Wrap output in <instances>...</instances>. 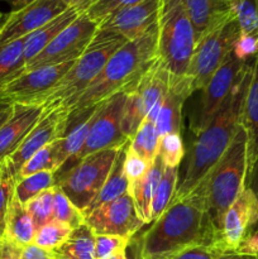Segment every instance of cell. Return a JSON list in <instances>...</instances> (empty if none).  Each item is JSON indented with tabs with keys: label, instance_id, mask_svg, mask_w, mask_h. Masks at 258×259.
Instances as JSON below:
<instances>
[{
	"label": "cell",
	"instance_id": "obj_27",
	"mask_svg": "<svg viewBox=\"0 0 258 259\" xmlns=\"http://www.w3.org/2000/svg\"><path fill=\"white\" fill-rule=\"evenodd\" d=\"M50 252L52 259H95V234L82 224L72 230L61 247Z\"/></svg>",
	"mask_w": 258,
	"mask_h": 259
},
{
	"label": "cell",
	"instance_id": "obj_31",
	"mask_svg": "<svg viewBox=\"0 0 258 259\" xmlns=\"http://www.w3.org/2000/svg\"><path fill=\"white\" fill-rule=\"evenodd\" d=\"M158 141L159 138L156 131V124L148 119H144L137 133L131 139L129 146L137 154L152 163L158 153Z\"/></svg>",
	"mask_w": 258,
	"mask_h": 259
},
{
	"label": "cell",
	"instance_id": "obj_16",
	"mask_svg": "<svg viewBox=\"0 0 258 259\" xmlns=\"http://www.w3.org/2000/svg\"><path fill=\"white\" fill-rule=\"evenodd\" d=\"M68 8L62 0H35L23 9L8 13L7 20L0 28V47L27 37Z\"/></svg>",
	"mask_w": 258,
	"mask_h": 259
},
{
	"label": "cell",
	"instance_id": "obj_34",
	"mask_svg": "<svg viewBox=\"0 0 258 259\" xmlns=\"http://www.w3.org/2000/svg\"><path fill=\"white\" fill-rule=\"evenodd\" d=\"M58 169H60V166H58L57 141H56L48 146L43 147L40 151L33 154L22 167L17 180L43 171H50L55 174Z\"/></svg>",
	"mask_w": 258,
	"mask_h": 259
},
{
	"label": "cell",
	"instance_id": "obj_6",
	"mask_svg": "<svg viewBox=\"0 0 258 259\" xmlns=\"http://www.w3.org/2000/svg\"><path fill=\"white\" fill-rule=\"evenodd\" d=\"M195 34L182 0H161L158 12L157 57L172 77H185L194 53Z\"/></svg>",
	"mask_w": 258,
	"mask_h": 259
},
{
	"label": "cell",
	"instance_id": "obj_19",
	"mask_svg": "<svg viewBox=\"0 0 258 259\" xmlns=\"http://www.w3.org/2000/svg\"><path fill=\"white\" fill-rule=\"evenodd\" d=\"M191 20L195 45L204 35L234 17L229 0H182Z\"/></svg>",
	"mask_w": 258,
	"mask_h": 259
},
{
	"label": "cell",
	"instance_id": "obj_41",
	"mask_svg": "<svg viewBox=\"0 0 258 259\" xmlns=\"http://www.w3.org/2000/svg\"><path fill=\"white\" fill-rule=\"evenodd\" d=\"M131 239L118 235H95V259H104L125 252Z\"/></svg>",
	"mask_w": 258,
	"mask_h": 259
},
{
	"label": "cell",
	"instance_id": "obj_26",
	"mask_svg": "<svg viewBox=\"0 0 258 259\" xmlns=\"http://www.w3.org/2000/svg\"><path fill=\"white\" fill-rule=\"evenodd\" d=\"M34 232V227L27 209L14 195L8 209L3 240L23 249L27 245L33 244Z\"/></svg>",
	"mask_w": 258,
	"mask_h": 259
},
{
	"label": "cell",
	"instance_id": "obj_24",
	"mask_svg": "<svg viewBox=\"0 0 258 259\" xmlns=\"http://www.w3.org/2000/svg\"><path fill=\"white\" fill-rule=\"evenodd\" d=\"M169 80H171V73L158 57L142 75L136 90L143 101L147 115L156 104L163 101L168 90Z\"/></svg>",
	"mask_w": 258,
	"mask_h": 259
},
{
	"label": "cell",
	"instance_id": "obj_29",
	"mask_svg": "<svg viewBox=\"0 0 258 259\" xmlns=\"http://www.w3.org/2000/svg\"><path fill=\"white\" fill-rule=\"evenodd\" d=\"M23 45L24 38H20L0 47V88L25 71Z\"/></svg>",
	"mask_w": 258,
	"mask_h": 259
},
{
	"label": "cell",
	"instance_id": "obj_36",
	"mask_svg": "<svg viewBox=\"0 0 258 259\" xmlns=\"http://www.w3.org/2000/svg\"><path fill=\"white\" fill-rule=\"evenodd\" d=\"M240 34L258 38V0H229Z\"/></svg>",
	"mask_w": 258,
	"mask_h": 259
},
{
	"label": "cell",
	"instance_id": "obj_35",
	"mask_svg": "<svg viewBox=\"0 0 258 259\" xmlns=\"http://www.w3.org/2000/svg\"><path fill=\"white\" fill-rule=\"evenodd\" d=\"M72 228L65 223L51 220L34 232L33 244L46 250H53L61 247L72 233Z\"/></svg>",
	"mask_w": 258,
	"mask_h": 259
},
{
	"label": "cell",
	"instance_id": "obj_15",
	"mask_svg": "<svg viewBox=\"0 0 258 259\" xmlns=\"http://www.w3.org/2000/svg\"><path fill=\"white\" fill-rule=\"evenodd\" d=\"M245 63L247 62L238 60L232 52L223 62V65L218 68L217 72L211 76V78L207 81L201 90V104L199 111L191 121V131L195 134H199L209 125L218 109L234 86Z\"/></svg>",
	"mask_w": 258,
	"mask_h": 259
},
{
	"label": "cell",
	"instance_id": "obj_43",
	"mask_svg": "<svg viewBox=\"0 0 258 259\" xmlns=\"http://www.w3.org/2000/svg\"><path fill=\"white\" fill-rule=\"evenodd\" d=\"M141 2H143V0H96L89 8L86 14L89 15L90 19H93L94 22L99 24L101 20L105 19L111 13L116 12L119 9H123L125 7H131V5H134Z\"/></svg>",
	"mask_w": 258,
	"mask_h": 259
},
{
	"label": "cell",
	"instance_id": "obj_33",
	"mask_svg": "<svg viewBox=\"0 0 258 259\" xmlns=\"http://www.w3.org/2000/svg\"><path fill=\"white\" fill-rule=\"evenodd\" d=\"M179 180V167L164 166L163 176L158 185L153 202H152V220L158 219L175 196Z\"/></svg>",
	"mask_w": 258,
	"mask_h": 259
},
{
	"label": "cell",
	"instance_id": "obj_52",
	"mask_svg": "<svg viewBox=\"0 0 258 259\" xmlns=\"http://www.w3.org/2000/svg\"><path fill=\"white\" fill-rule=\"evenodd\" d=\"M3 2H7L10 5L12 12H17V10L23 9V8L28 7L29 4L34 3L35 0H3Z\"/></svg>",
	"mask_w": 258,
	"mask_h": 259
},
{
	"label": "cell",
	"instance_id": "obj_32",
	"mask_svg": "<svg viewBox=\"0 0 258 259\" xmlns=\"http://www.w3.org/2000/svg\"><path fill=\"white\" fill-rule=\"evenodd\" d=\"M147 116V111L144 109L143 101L141 96L134 89L128 93L125 104H124L123 116H121V133L131 141L142 125Z\"/></svg>",
	"mask_w": 258,
	"mask_h": 259
},
{
	"label": "cell",
	"instance_id": "obj_39",
	"mask_svg": "<svg viewBox=\"0 0 258 259\" xmlns=\"http://www.w3.org/2000/svg\"><path fill=\"white\" fill-rule=\"evenodd\" d=\"M185 154L184 142L180 133H169L158 141V153L166 167H179Z\"/></svg>",
	"mask_w": 258,
	"mask_h": 259
},
{
	"label": "cell",
	"instance_id": "obj_47",
	"mask_svg": "<svg viewBox=\"0 0 258 259\" xmlns=\"http://www.w3.org/2000/svg\"><path fill=\"white\" fill-rule=\"evenodd\" d=\"M244 187L249 190V191H252V194L254 195L255 199L258 200V157L254 161L250 162V163L248 164ZM257 228H255V229H257Z\"/></svg>",
	"mask_w": 258,
	"mask_h": 259
},
{
	"label": "cell",
	"instance_id": "obj_42",
	"mask_svg": "<svg viewBox=\"0 0 258 259\" xmlns=\"http://www.w3.org/2000/svg\"><path fill=\"white\" fill-rule=\"evenodd\" d=\"M129 143H131V141L128 142V144H126L125 147L123 169L126 179H128L129 184H132V182L142 179V177L147 174V171H148L152 163H149V162L146 161L143 157L137 154L136 152L131 148Z\"/></svg>",
	"mask_w": 258,
	"mask_h": 259
},
{
	"label": "cell",
	"instance_id": "obj_55",
	"mask_svg": "<svg viewBox=\"0 0 258 259\" xmlns=\"http://www.w3.org/2000/svg\"><path fill=\"white\" fill-rule=\"evenodd\" d=\"M7 17H8V13H2V12H0V28L3 27L4 22H5V20H7Z\"/></svg>",
	"mask_w": 258,
	"mask_h": 259
},
{
	"label": "cell",
	"instance_id": "obj_13",
	"mask_svg": "<svg viewBox=\"0 0 258 259\" xmlns=\"http://www.w3.org/2000/svg\"><path fill=\"white\" fill-rule=\"evenodd\" d=\"M258 225V200L252 191L243 190L232 206L225 211L219 232L214 240V249L223 254H234L240 243Z\"/></svg>",
	"mask_w": 258,
	"mask_h": 259
},
{
	"label": "cell",
	"instance_id": "obj_8",
	"mask_svg": "<svg viewBox=\"0 0 258 259\" xmlns=\"http://www.w3.org/2000/svg\"><path fill=\"white\" fill-rule=\"evenodd\" d=\"M240 35L235 17H232L207 33L195 45L185 78L191 93L202 90L228 56L233 52L234 43Z\"/></svg>",
	"mask_w": 258,
	"mask_h": 259
},
{
	"label": "cell",
	"instance_id": "obj_12",
	"mask_svg": "<svg viewBox=\"0 0 258 259\" xmlns=\"http://www.w3.org/2000/svg\"><path fill=\"white\" fill-rule=\"evenodd\" d=\"M98 25L86 13L80 14L39 55L27 63L25 70L76 61L90 45Z\"/></svg>",
	"mask_w": 258,
	"mask_h": 259
},
{
	"label": "cell",
	"instance_id": "obj_17",
	"mask_svg": "<svg viewBox=\"0 0 258 259\" xmlns=\"http://www.w3.org/2000/svg\"><path fill=\"white\" fill-rule=\"evenodd\" d=\"M161 0H143L125 7L101 20L98 29L113 32L126 40L136 39L147 32L158 20Z\"/></svg>",
	"mask_w": 258,
	"mask_h": 259
},
{
	"label": "cell",
	"instance_id": "obj_49",
	"mask_svg": "<svg viewBox=\"0 0 258 259\" xmlns=\"http://www.w3.org/2000/svg\"><path fill=\"white\" fill-rule=\"evenodd\" d=\"M20 248L15 247L12 243L3 240L2 247H0V259H19Z\"/></svg>",
	"mask_w": 258,
	"mask_h": 259
},
{
	"label": "cell",
	"instance_id": "obj_37",
	"mask_svg": "<svg viewBox=\"0 0 258 259\" xmlns=\"http://www.w3.org/2000/svg\"><path fill=\"white\" fill-rule=\"evenodd\" d=\"M53 220L65 223L72 229L85 224V215L56 185L53 187Z\"/></svg>",
	"mask_w": 258,
	"mask_h": 259
},
{
	"label": "cell",
	"instance_id": "obj_5",
	"mask_svg": "<svg viewBox=\"0 0 258 259\" xmlns=\"http://www.w3.org/2000/svg\"><path fill=\"white\" fill-rule=\"evenodd\" d=\"M125 42L128 40L116 33L96 30L85 52L51 91L46 106L61 104L70 110L76 99L98 77L111 56Z\"/></svg>",
	"mask_w": 258,
	"mask_h": 259
},
{
	"label": "cell",
	"instance_id": "obj_14",
	"mask_svg": "<svg viewBox=\"0 0 258 259\" xmlns=\"http://www.w3.org/2000/svg\"><path fill=\"white\" fill-rule=\"evenodd\" d=\"M85 224L95 235H118L132 239L143 227L129 194L100 205L85 215Z\"/></svg>",
	"mask_w": 258,
	"mask_h": 259
},
{
	"label": "cell",
	"instance_id": "obj_1",
	"mask_svg": "<svg viewBox=\"0 0 258 259\" xmlns=\"http://www.w3.org/2000/svg\"><path fill=\"white\" fill-rule=\"evenodd\" d=\"M252 62L253 60L245 63L234 86L218 109L209 125L196 134L187 161L186 171L181 184L176 189L172 201L189 196L229 148L238 129L242 125L243 104L249 85Z\"/></svg>",
	"mask_w": 258,
	"mask_h": 259
},
{
	"label": "cell",
	"instance_id": "obj_18",
	"mask_svg": "<svg viewBox=\"0 0 258 259\" xmlns=\"http://www.w3.org/2000/svg\"><path fill=\"white\" fill-rule=\"evenodd\" d=\"M46 105L14 104L10 118L0 126V163L14 153L37 124Z\"/></svg>",
	"mask_w": 258,
	"mask_h": 259
},
{
	"label": "cell",
	"instance_id": "obj_50",
	"mask_svg": "<svg viewBox=\"0 0 258 259\" xmlns=\"http://www.w3.org/2000/svg\"><path fill=\"white\" fill-rule=\"evenodd\" d=\"M13 106L14 104L12 101L0 96V126L10 118L13 113Z\"/></svg>",
	"mask_w": 258,
	"mask_h": 259
},
{
	"label": "cell",
	"instance_id": "obj_2",
	"mask_svg": "<svg viewBox=\"0 0 258 259\" xmlns=\"http://www.w3.org/2000/svg\"><path fill=\"white\" fill-rule=\"evenodd\" d=\"M158 20L144 34L124 43L104 66L98 77L71 105L70 114L98 105L110 96L138 85L142 75L157 58Z\"/></svg>",
	"mask_w": 258,
	"mask_h": 259
},
{
	"label": "cell",
	"instance_id": "obj_51",
	"mask_svg": "<svg viewBox=\"0 0 258 259\" xmlns=\"http://www.w3.org/2000/svg\"><path fill=\"white\" fill-rule=\"evenodd\" d=\"M95 2L96 0H68V7L82 14V13L88 12L89 8Z\"/></svg>",
	"mask_w": 258,
	"mask_h": 259
},
{
	"label": "cell",
	"instance_id": "obj_38",
	"mask_svg": "<svg viewBox=\"0 0 258 259\" xmlns=\"http://www.w3.org/2000/svg\"><path fill=\"white\" fill-rule=\"evenodd\" d=\"M53 187L43 191L24 205L32 219L34 230L53 220Z\"/></svg>",
	"mask_w": 258,
	"mask_h": 259
},
{
	"label": "cell",
	"instance_id": "obj_3",
	"mask_svg": "<svg viewBox=\"0 0 258 259\" xmlns=\"http://www.w3.org/2000/svg\"><path fill=\"white\" fill-rule=\"evenodd\" d=\"M212 244L211 223L201 202L191 196L169 202L139 239L141 258L158 257L191 245L212 248Z\"/></svg>",
	"mask_w": 258,
	"mask_h": 259
},
{
	"label": "cell",
	"instance_id": "obj_56",
	"mask_svg": "<svg viewBox=\"0 0 258 259\" xmlns=\"http://www.w3.org/2000/svg\"><path fill=\"white\" fill-rule=\"evenodd\" d=\"M141 259H159V258H156V257H147V258H141Z\"/></svg>",
	"mask_w": 258,
	"mask_h": 259
},
{
	"label": "cell",
	"instance_id": "obj_4",
	"mask_svg": "<svg viewBox=\"0 0 258 259\" xmlns=\"http://www.w3.org/2000/svg\"><path fill=\"white\" fill-rule=\"evenodd\" d=\"M247 168L248 138L244 128L240 125L224 156L189 195L204 206L214 229V240L225 211L244 190Z\"/></svg>",
	"mask_w": 258,
	"mask_h": 259
},
{
	"label": "cell",
	"instance_id": "obj_48",
	"mask_svg": "<svg viewBox=\"0 0 258 259\" xmlns=\"http://www.w3.org/2000/svg\"><path fill=\"white\" fill-rule=\"evenodd\" d=\"M19 259H52L50 250L42 249L35 244H29L20 250Z\"/></svg>",
	"mask_w": 258,
	"mask_h": 259
},
{
	"label": "cell",
	"instance_id": "obj_10",
	"mask_svg": "<svg viewBox=\"0 0 258 259\" xmlns=\"http://www.w3.org/2000/svg\"><path fill=\"white\" fill-rule=\"evenodd\" d=\"M126 91H120L106 100L99 103L94 123L88 134L82 149L70 161L77 163L85 157L96 152L110 148H120L125 146L129 139L121 133V116L125 104Z\"/></svg>",
	"mask_w": 258,
	"mask_h": 259
},
{
	"label": "cell",
	"instance_id": "obj_25",
	"mask_svg": "<svg viewBox=\"0 0 258 259\" xmlns=\"http://www.w3.org/2000/svg\"><path fill=\"white\" fill-rule=\"evenodd\" d=\"M80 15V13L77 10L72 9V8H68L66 12H63L62 14H60L58 17H56L55 19H52L51 22H48L47 24H45L43 27L38 28L37 30H34L33 33L28 34L27 37H24V45H23V56H24L25 66L29 61H32L33 58L37 55H39L63 29H65L67 25H70L76 18Z\"/></svg>",
	"mask_w": 258,
	"mask_h": 259
},
{
	"label": "cell",
	"instance_id": "obj_23",
	"mask_svg": "<svg viewBox=\"0 0 258 259\" xmlns=\"http://www.w3.org/2000/svg\"><path fill=\"white\" fill-rule=\"evenodd\" d=\"M242 125L248 138V164L258 157V56L253 58L249 85L242 111Z\"/></svg>",
	"mask_w": 258,
	"mask_h": 259
},
{
	"label": "cell",
	"instance_id": "obj_21",
	"mask_svg": "<svg viewBox=\"0 0 258 259\" xmlns=\"http://www.w3.org/2000/svg\"><path fill=\"white\" fill-rule=\"evenodd\" d=\"M98 108L99 104L80 113L70 114L67 129L62 138L57 141V159L60 168L82 149L98 113Z\"/></svg>",
	"mask_w": 258,
	"mask_h": 259
},
{
	"label": "cell",
	"instance_id": "obj_7",
	"mask_svg": "<svg viewBox=\"0 0 258 259\" xmlns=\"http://www.w3.org/2000/svg\"><path fill=\"white\" fill-rule=\"evenodd\" d=\"M120 148L105 149L85 157L56 181L63 194L83 214L103 189Z\"/></svg>",
	"mask_w": 258,
	"mask_h": 259
},
{
	"label": "cell",
	"instance_id": "obj_9",
	"mask_svg": "<svg viewBox=\"0 0 258 259\" xmlns=\"http://www.w3.org/2000/svg\"><path fill=\"white\" fill-rule=\"evenodd\" d=\"M68 120H70V110L65 105L60 104V105L46 106L39 120L25 137L17 151L10 154L4 162H2L8 174L14 177L17 181L19 171L33 154L40 151L43 147L62 138L67 129Z\"/></svg>",
	"mask_w": 258,
	"mask_h": 259
},
{
	"label": "cell",
	"instance_id": "obj_45",
	"mask_svg": "<svg viewBox=\"0 0 258 259\" xmlns=\"http://www.w3.org/2000/svg\"><path fill=\"white\" fill-rule=\"evenodd\" d=\"M233 53L238 60L243 61V62L253 60L255 56H258V38L252 37V35L240 34L237 42L234 43Z\"/></svg>",
	"mask_w": 258,
	"mask_h": 259
},
{
	"label": "cell",
	"instance_id": "obj_28",
	"mask_svg": "<svg viewBox=\"0 0 258 259\" xmlns=\"http://www.w3.org/2000/svg\"><path fill=\"white\" fill-rule=\"evenodd\" d=\"M128 144V143H126ZM125 146H123L119 151L118 157H116L115 164H114L113 169H111L110 175H109L108 180L104 184L103 189L100 190L99 195L96 196V199L94 200L93 204L90 205L88 210L85 211V214H89L90 211H93L94 209L99 207L100 205L106 204V202H110L113 200L118 199V197L123 196V195L128 194L129 190V181L126 179L125 174H124L123 169V162H124V153H125Z\"/></svg>",
	"mask_w": 258,
	"mask_h": 259
},
{
	"label": "cell",
	"instance_id": "obj_40",
	"mask_svg": "<svg viewBox=\"0 0 258 259\" xmlns=\"http://www.w3.org/2000/svg\"><path fill=\"white\" fill-rule=\"evenodd\" d=\"M15 179L8 174L7 169L0 163V238L3 239L5 233V223L9 204L14 196Z\"/></svg>",
	"mask_w": 258,
	"mask_h": 259
},
{
	"label": "cell",
	"instance_id": "obj_54",
	"mask_svg": "<svg viewBox=\"0 0 258 259\" xmlns=\"http://www.w3.org/2000/svg\"><path fill=\"white\" fill-rule=\"evenodd\" d=\"M104 259H126V255H125V252H121V253H118V254L111 255V257L104 258Z\"/></svg>",
	"mask_w": 258,
	"mask_h": 259
},
{
	"label": "cell",
	"instance_id": "obj_59",
	"mask_svg": "<svg viewBox=\"0 0 258 259\" xmlns=\"http://www.w3.org/2000/svg\"><path fill=\"white\" fill-rule=\"evenodd\" d=\"M0 247H2V244H0ZM0 253H2V252H0Z\"/></svg>",
	"mask_w": 258,
	"mask_h": 259
},
{
	"label": "cell",
	"instance_id": "obj_30",
	"mask_svg": "<svg viewBox=\"0 0 258 259\" xmlns=\"http://www.w3.org/2000/svg\"><path fill=\"white\" fill-rule=\"evenodd\" d=\"M53 186H56V179L53 172H38V174L17 180L14 195L23 205H25L35 196L42 194L43 191L52 189Z\"/></svg>",
	"mask_w": 258,
	"mask_h": 259
},
{
	"label": "cell",
	"instance_id": "obj_58",
	"mask_svg": "<svg viewBox=\"0 0 258 259\" xmlns=\"http://www.w3.org/2000/svg\"><path fill=\"white\" fill-rule=\"evenodd\" d=\"M2 243H3V239H2V238H0V244H2Z\"/></svg>",
	"mask_w": 258,
	"mask_h": 259
},
{
	"label": "cell",
	"instance_id": "obj_20",
	"mask_svg": "<svg viewBox=\"0 0 258 259\" xmlns=\"http://www.w3.org/2000/svg\"><path fill=\"white\" fill-rule=\"evenodd\" d=\"M191 94V89L186 78H176L171 76L168 90L154 123L158 138L169 133H180L182 106Z\"/></svg>",
	"mask_w": 258,
	"mask_h": 259
},
{
	"label": "cell",
	"instance_id": "obj_22",
	"mask_svg": "<svg viewBox=\"0 0 258 259\" xmlns=\"http://www.w3.org/2000/svg\"><path fill=\"white\" fill-rule=\"evenodd\" d=\"M164 164L158 156L152 162L151 167L142 179L129 184L128 194L133 199L136 212L144 225L152 220V202L156 195L158 185L163 176Z\"/></svg>",
	"mask_w": 258,
	"mask_h": 259
},
{
	"label": "cell",
	"instance_id": "obj_57",
	"mask_svg": "<svg viewBox=\"0 0 258 259\" xmlns=\"http://www.w3.org/2000/svg\"><path fill=\"white\" fill-rule=\"evenodd\" d=\"M62 2H63V3H66V4L68 5V0H62Z\"/></svg>",
	"mask_w": 258,
	"mask_h": 259
},
{
	"label": "cell",
	"instance_id": "obj_46",
	"mask_svg": "<svg viewBox=\"0 0 258 259\" xmlns=\"http://www.w3.org/2000/svg\"><path fill=\"white\" fill-rule=\"evenodd\" d=\"M234 254L242 255V257H255V255H258V228L244 238V240L240 243Z\"/></svg>",
	"mask_w": 258,
	"mask_h": 259
},
{
	"label": "cell",
	"instance_id": "obj_11",
	"mask_svg": "<svg viewBox=\"0 0 258 259\" xmlns=\"http://www.w3.org/2000/svg\"><path fill=\"white\" fill-rule=\"evenodd\" d=\"M75 62L76 61H70L25 70L14 80L0 88V96L10 100L13 104L46 105V100L51 95V91L70 71Z\"/></svg>",
	"mask_w": 258,
	"mask_h": 259
},
{
	"label": "cell",
	"instance_id": "obj_53",
	"mask_svg": "<svg viewBox=\"0 0 258 259\" xmlns=\"http://www.w3.org/2000/svg\"><path fill=\"white\" fill-rule=\"evenodd\" d=\"M217 259H243V257L238 254H223L219 255Z\"/></svg>",
	"mask_w": 258,
	"mask_h": 259
},
{
	"label": "cell",
	"instance_id": "obj_44",
	"mask_svg": "<svg viewBox=\"0 0 258 259\" xmlns=\"http://www.w3.org/2000/svg\"><path fill=\"white\" fill-rule=\"evenodd\" d=\"M219 253L207 245H191L176 252L158 255L159 259H217Z\"/></svg>",
	"mask_w": 258,
	"mask_h": 259
}]
</instances>
